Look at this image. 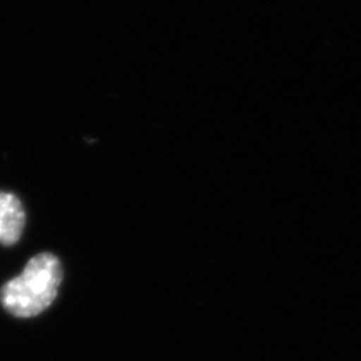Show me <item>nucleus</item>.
<instances>
[{"label": "nucleus", "mask_w": 361, "mask_h": 361, "mask_svg": "<svg viewBox=\"0 0 361 361\" xmlns=\"http://www.w3.org/2000/svg\"><path fill=\"white\" fill-rule=\"evenodd\" d=\"M62 283V265L53 253L33 256L23 273L0 290L2 306L18 318H32L51 306Z\"/></svg>", "instance_id": "1"}, {"label": "nucleus", "mask_w": 361, "mask_h": 361, "mask_svg": "<svg viewBox=\"0 0 361 361\" xmlns=\"http://www.w3.org/2000/svg\"><path fill=\"white\" fill-rule=\"evenodd\" d=\"M26 212L20 199L6 191H0V243L16 244L25 229Z\"/></svg>", "instance_id": "2"}]
</instances>
